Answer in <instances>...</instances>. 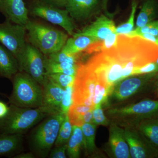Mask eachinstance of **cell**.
<instances>
[{"label": "cell", "instance_id": "836d02e7", "mask_svg": "<svg viewBox=\"0 0 158 158\" xmlns=\"http://www.w3.org/2000/svg\"><path fill=\"white\" fill-rule=\"evenodd\" d=\"M74 84L69 85L65 88L64 95L62 98L60 110L62 113L67 114L71 106L73 104Z\"/></svg>", "mask_w": 158, "mask_h": 158}, {"label": "cell", "instance_id": "4dcf8cb0", "mask_svg": "<svg viewBox=\"0 0 158 158\" xmlns=\"http://www.w3.org/2000/svg\"><path fill=\"white\" fill-rule=\"evenodd\" d=\"M110 94V91L104 85L99 81L97 80L93 98V104L95 105L102 104L106 106L108 97Z\"/></svg>", "mask_w": 158, "mask_h": 158}, {"label": "cell", "instance_id": "603a6c76", "mask_svg": "<svg viewBox=\"0 0 158 158\" xmlns=\"http://www.w3.org/2000/svg\"><path fill=\"white\" fill-rule=\"evenodd\" d=\"M80 63L73 64L68 62H55L49 60L44 56V65L46 74L63 73L76 76Z\"/></svg>", "mask_w": 158, "mask_h": 158}, {"label": "cell", "instance_id": "d6986e66", "mask_svg": "<svg viewBox=\"0 0 158 158\" xmlns=\"http://www.w3.org/2000/svg\"><path fill=\"white\" fill-rule=\"evenodd\" d=\"M98 41V40L90 36L74 34L72 37L68 38L61 51L68 54L81 53L90 44Z\"/></svg>", "mask_w": 158, "mask_h": 158}, {"label": "cell", "instance_id": "3957f363", "mask_svg": "<svg viewBox=\"0 0 158 158\" xmlns=\"http://www.w3.org/2000/svg\"><path fill=\"white\" fill-rule=\"evenodd\" d=\"M25 27L29 43L44 56L61 51L68 38L67 33L30 19Z\"/></svg>", "mask_w": 158, "mask_h": 158}, {"label": "cell", "instance_id": "8d00e7d4", "mask_svg": "<svg viewBox=\"0 0 158 158\" xmlns=\"http://www.w3.org/2000/svg\"><path fill=\"white\" fill-rule=\"evenodd\" d=\"M67 144L59 146H56L51 149L49 155V157L51 158H66Z\"/></svg>", "mask_w": 158, "mask_h": 158}, {"label": "cell", "instance_id": "30bf717a", "mask_svg": "<svg viewBox=\"0 0 158 158\" xmlns=\"http://www.w3.org/2000/svg\"><path fill=\"white\" fill-rule=\"evenodd\" d=\"M97 79L84 64L80 63L73 85V103L94 107V89Z\"/></svg>", "mask_w": 158, "mask_h": 158}, {"label": "cell", "instance_id": "2e32d148", "mask_svg": "<svg viewBox=\"0 0 158 158\" xmlns=\"http://www.w3.org/2000/svg\"><path fill=\"white\" fill-rule=\"evenodd\" d=\"M116 29L115 23L112 19L106 15H101L90 25L74 34L90 36L99 40H102L116 32Z\"/></svg>", "mask_w": 158, "mask_h": 158}, {"label": "cell", "instance_id": "ab89813d", "mask_svg": "<svg viewBox=\"0 0 158 158\" xmlns=\"http://www.w3.org/2000/svg\"><path fill=\"white\" fill-rule=\"evenodd\" d=\"M9 110V106H8L6 103L0 101V119L5 118Z\"/></svg>", "mask_w": 158, "mask_h": 158}, {"label": "cell", "instance_id": "cb8c5ba5", "mask_svg": "<svg viewBox=\"0 0 158 158\" xmlns=\"http://www.w3.org/2000/svg\"><path fill=\"white\" fill-rule=\"evenodd\" d=\"M71 135L67 144L66 154L69 157L78 158L81 149L84 148V138L81 127L72 125Z\"/></svg>", "mask_w": 158, "mask_h": 158}, {"label": "cell", "instance_id": "5bb4252c", "mask_svg": "<svg viewBox=\"0 0 158 158\" xmlns=\"http://www.w3.org/2000/svg\"><path fill=\"white\" fill-rule=\"evenodd\" d=\"M0 12L6 20L25 26L29 21V10L23 0H0Z\"/></svg>", "mask_w": 158, "mask_h": 158}, {"label": "cell", "instance_id": "7bdbcfd3", "mask_svg": "<svg viewBox=\"0 0 158 158\" xmlns=\"http://www.w3.org/2000/svg\"><path fill=\"white\" fill-rule=\"evenodd\" d=\"M155 79H156V91L158 95V73L155 77Z\"/></svg>", "mask_w": 158, "mask_h": 158}, {"label": "cell", "instance_id": "d6a6232c", "mask_svg": "<svg viewBox=\"0 0 158 158\" xmlns=\"http://www.w3.org/2000/svg\"><path fill=\"white\" fill-rule=\"evenodd\" d=\"M46 75L48 79L64 89L67 86L74 84L76 77V76H74L68 75L63 73H53Z\"/></svg>", "mask_w": 158, "mask_h": 158}, {"label": "cell", "instance_id": "f6af8a7d", "mask_svg": "<svg viewBox=\"0 0 158 158\" xmlns=\"http://www.w3.org/2000/svg\"><path fill=\"white\" fill-rule=\"evenodd\" d=\"M157 37H158V36H157Z\"/></svg>", "mask_w": 158, "mask_h": 158}, {"label": "cell", "instance_id": "9a60e30c", "mask_svg": "<svg viewBox=\"0 0 158 158\" xmlns=\"http://www.w3.org/2000/svg\"><path fill=\"white\" fill-rule=\"evenodd\" d=\"M101 5L100 0H67L65 9L73 19H88Z\"/></svg>", "mask_w": 158, "mask_h": 158}, {"label": "cell", "instance_id": "1f68e13d", "mask_svg": "<svg viewBox=\"0 0 158 158\" xmlns=\"http://www.w3.org/2000/svg\"><path fill=\"white\" fill-rule=\"evenodd\" d=\"M93 123L97 126H108L111 123V120L105 115L103 110L102 104L95 105L93 111Z\"/></svg>", "mask_w": 158, "mask_h": 158}, {"label": "cell", "instance_id": "ba28073f", "mask_svg": "<svg viewBox=\"0 0 158 158\" xmlns=\"http://www.w3.org/2000/svg\"><path fill=\"white\" fill-rule=\"evenodd\" d=\"M28 10L30 15L40 18L61 27L70 36L74 34L73 20L65 9L37 0L31 5Z\"/></svg>", "mask_w": 158, "mask_h": 158}, {"label": "cell", "instance_id": "44dd1931", "mask_svg": "<svg viewBox=\"0 0 158 158\" xmlns=\"http://www.w3.org/2000/svg\"><path fill=\"white\" fill-rule=\"evenodd\" d=\"M22 134L0 133V156H9L17 152L22 146Z\"/></svg>", "mask_w": 158, "mask_h": 158}, {"label": "cell", "instance_id": "277c9868", "mask_svg": "<svg viewBox=\"0 0 158 158\" xmlns=\"http://www.w3.org/2000/svg\"><path fill=\"white\" fill-rule=\"evenodd\" d=\"M11 81L13 90L9 98L10 104L27 108L42 106L43 89L42 85L31 75L23 71L19 72Z\"/></svg>", "mask_w": 158, "mask_h": 158}, {"label": "cell", "instance_id": "52a82bcc", "mask_svg": "<svg viewBox=\"0 0 158 158\" xmlns=\"http://www.w3.org/2000/svg\"><path fill=\"white\" fill-rule=\"evenodd\" d=\"M158 73L131 76L117 82L109 94L106 106L124 101L135 95L154 79Z\"/></svg>", "mask_w": 158, "mask_h": 158}, {"label": "cell", "instance_id": "e575fe53", "mask_svg": "<svg viewBox=\"0 0 158 158\" xmlns=\"http://www.w3.org/2000/svg\"><path fill=\"white\" fill-rule=\"evenodd\" d=\"M139 33H148L152 34L154 36L157 37L158 34V20H153L144 27H141L136 28L135 30L126 34V36L129 37H133L136 34Z\"/></svg>", "mask_w": 158, "mask_h": 158}, {"label": "cell", "instance_id": "7c38bea8", "mask_svg": "<svg viewBox=\"0 0 158 158\" xmlns=\"http://www.w3.org/2000/svg\"><path fill=\"white\" fill-rule=\"evenodd\" d=\"M131 158H158V149L153 146L135 127H123Z\"/></svg>", "mask_w": 158, "mask_h": 158}, {"label": "cell", "instance_id": "6da1fadb", "mask_svg": "<svg viewBox=\"0 0 158 158\" xmlns=\"http://www.w3.org/2000/svg\"><path fill=\"white\" fill-rule=\"evenodd\" d=\"M158 57V46L137 36L118 34L116 45L94 56L97 73L108 88Z\"/></svg>", "mask_w": 158, "mask_h": 158}, {"label": "cell", "instance_id": "4316f807", "mask_svg": "<svg viewBox=\"0 0 158 158\" xmlns=\"http://www.w3.org/2000/svg\"><path fill=\"white\" fill-rule=\"evenodd\" d=\"M117 36L118 34L116 32H113L103 40L94 43L88 47V52L90 54L98 53L114 47L117 43Z\"/></svg>", "mask_w": 158, "mask_h": 158}, {"label": "cell", "instance_id": "83f0119b", "mask_svg": "<svg viewBox=\"0 0 158 158\" xmlns=\"http://www.w3.org/2000/svg\"><path fill=\"white\" fill-rule=\"evenodd\" d=\"M72 130V125L71 123L67 113L59 129L55 143V146H59L67 144L71 135Z\"/></svg>", "mask_w": 158, "mask_h": 158}, {"label": "cell", "instance_id": "ee69618b", "mask_svg": "<svg viewBox=\"0 0 158 158\" xmlns=\"http://www.w3.org/2000/svg\"><path fill=\"white\" fill-rule=\"evenodd\" d=\"M156 62H157V63H158V57L157 59L156 60Z\"/></svg>", "mask_w": 158, "mask_h": 158}, {"label": "cell", "instance_id": "8992f818", "mask_svg": "<svg viewBox=\"0 0 158 158\" xmlns=\"http://www.w3.org/2000/svg\"><path fill=\"white\" fill-rule=\"evenodd\" d=\"M66 115L61 111L54 113L47 117L34 130L30 138V144L35 156L41 158L49 156Z\"/></svg>", "mask_w": 158, "mask_h": 158}, {"label": "cell", "instance_id": "484cf974", "mask_svg": "<svg viewBox=\"0 0 158 158\" xmlns=\"http://www.w3.org/2000/svg\"><path fill=\"white\" fill-rule=\"evenodd\" d=\"M94 108L73 103L68 113L69 118L71 124L81 127L84 124L83 122L84 115L88 111L93 110Z\"/></svg>", "mask_w": 158, "mask_h": 158}, {"label": "cell", "instance_id": "8fae6325", "mask_svg": "<svg viewBox=\"0 0 158 158\" xmlns=\"http://www.w3.org/2000/svg\"><path fill=\"white\" fill-rule=\"evenodd\" d=\"M44 61V55L34 46L27 43L25 50L19 63L20 72L28 74L42 85L46 77Z\"/></svg>", "mask_w": 158, "mask_h": 158}, {"label": "cell", "instance_id": "f546056e", "mask_svg": "<svg viewBox=\"0 0 158 158\" xmlns=\"http://www.w3.org/2000/svg\"><path fill=\"white\" fill-rule=\"evenodd\" d=\"M138 4L135 0H133L132 3L131 11V14L126 22L116 27V32L117 34H123L126 35L129 34L134 30V20L135 15L137 9Z\"/></svg>", "mask_w": 158, "mask_h": 158}, {"label": "cell", "instance_id": "bcb514c9", "mask_svg": "<svg viewBox=\"0 0 158 158\" xmlns=\"http://www.w3.org/2000/svg\"><path fill=\"white\" fill-rule=\"evenodd\" d=\"M157 118H158V117H157Z\"/></svg>", "mask_w": 158, "mask_h": 158}, {"label": "cell", "instance_id": "74e56055", "mask_svg": "<svg viewBox=\"0 0 158 158\" xmlns=\"http://www.w3.org/2000/svg\"><path fill=\"white\" fill-rule=\"evenodd\" d=\"M135 36L141 37L150 42L153 43L158 46V37L157 36H154L152 34H148V33H139V34H135L133 37H135Z\"/></svg>", "mask_w": 158, "mask_h": 158}, {"label": "cell", "instance_id": "7402d4cb", "mask_svg": "<svg viewBox=\"0 0 158 158\" xmlns=\"http://www.w3.org/2000/svg\"><path fill=\"white\" fill-rule=\"evenodd\" d=\"M135 127L147 139L153 146L158 149V118L144 119Z\"/></svg>", "mask_w": 158, "mask_h": 158}, {"label": "cell", "instance_id": "d4e9b609", "mask_svg": "<svg viewBox=\"0 0 158 158\" xmlns=\"http://www.w3.org/2000/svg\"><path fill=\"white\" fill-rule=\"evenodd\" d=\"M155 0H144L136 21V28L144 27L154 20L156 12Z\"/></svg>", "mask_w": 158, "mask_h": 158}, {"label": "cell", "instance_id": "f35d334b", "mask_svg": "<svg viewBox=\"0 0 158 158\" xmlns=\"http://www.w3.org/2000/svg\"><path fill=\"white\" fill-rule=\"evenodd\" d=\"M40 1L63 9L65 8L67 0H40Z\"/></svg>", "mask_w": 158, "mask_h": 158}, {"label": "cell", "instance_id": "e0dca14e", "mask_svg": "<svg viewBox=\"0 0 158 158\" xmlns=\"http://www.w3.org/2000/svg\"><path fill=\"white\" fill-rule=\"evenodd\" d=\"M42 86L43 89V106L61 111L60 106L65 89L47 76Z\"/></svg>", "mask_w": 158, "mask_h": 158}, {"label": "cell", "instance_id": "b9f144b4", "mask_svg": "<svg viewBox=\"0 0 158 158\" xmlns=\"http://www.w3.org/2000/svg\"><path fill=\"white\" fill-rule=\"evenodd\" d=\"M109 1V0H102L101 2L102 8L108 14H109V13H108L107 10V5Z\"/></svg>", "mask_w": 158, "mask_h": 158}, {"label": "cell", "instance_id": "7a4b0ae2", "mask_svg": "<svg viewBox=\"0 0 158 158\" xmlns=\"http://www.w3.org/2000/svg\"><path fill=\"white\" fill-rule=\"evenodd\" d=\"M60 111L44 106L27 108L10 104L7 116L0 119V133L23 135L44 118Z\"/></svg>", "mask_w": 158, "mask_h": 158}, {"label": "cell", "instance_id": "d590c367", "mask_svg": "<svg viewBox=\"0 0 158 158\" xmlns=\"http://www.w3.org/2000/svg\"><path fill=\"white\" fill-rule=\"evenodd\" d=\"M158 72V63L156 61L150 62L142 67L137 69L133 72L132 75Z\"/></svg>", "mask_w": 158, "mask_h": 158}, {"label": "cell", "instance_id": "ffe728a7", "mask_svg": "<svg viewBox=\"0 0 158 158\" xmlns=\"http://www.w3.org/2000/svg\"><path fill=\"white\" fill-rule=\"evenodd\" d=\"M97 126L92 123H86L81 127L84 138V148L85 154L90 157H98L101 156V153L95 143Z\"/></svg>", "mask_w": 158, "mask_h": 158}, {"label": "cell", "instance_id": "60d3db41", "mask_svg": "<svg viewBox=\"0 0 158 158\" xmlns=\"http://www.w3.org/2000/svg\"><path fill=\"white\" fill-rule=\"evenodd\" d=\"M14 158H34L36 156L33 152L21 153L13 157Z\"/></svg>", "mask_w": 158, "mask_h": 158}, {"label": "cell", "instance_id": "ac0fdd59", "mask_svg": "<svg viewBox=\"0 0 158 158\" xmlns=\"http://www.w3.org/2000/svg\"><path fill=\"white\" fill-rule=\"evenodd\" d=\"M20 72L17 59L11 52L0 44V77L12 80Z\"/></svg>", "mask_w": 158, "mask_h": 158}, {"label": "cell", "instance_id": "4fadbf2b", "mask_svg": "<svg viewBox=\"0 0 158 158\" xmlns=\"http://www.w3.org/2000/svg\"><path fill=\"white\" fill-rule=\"evenodd\" d=\"M109 126V140L105 147L108 155L111 158H131L124 128L113 121Z\"/></svg>", "mask_w": 158, "mask_h": 158}, {"label": "cell", "instance_id": "f1b7e54d", "mask_svg": "<svg viewBox=\"0 0 158 158\" xmlns=\"http://www.w3.org/2000/svg\"><path fill=\"white\" fill-rule=\"evenodd\" d=\"M81 53L70 54L64 52L62 51L51 54L50 55L45 56L48 59L53 62H68L73 64H78L81 59Z\"/></svg>", "mask_w": 158, "mask_h": 158}, {"label": "cell", "instance_id": "9c48e42d", "mask_svg": "<svg viewBox=\"0 0 158 158\" xmlns=\"http://www.w3.org/2000/svg\"><path fill=\"white\" fill-rule=\"evenodd\" d=\"M25 26L16 24L6 20L0 23V44L13 54L18 63L27 46Z\"/></svg>", "mask_w": 158, "mask_h": 158}, {"label": "cell", "instance_id": "5b68a950", "mask_svg": "<svg viewBox=\"0 0 158 158\" xmlns=\"http://www.w3.org/2000/svg\"><path fill=\"white\" fill-rule=\"evenodd\" d=\"M106 116L123 127L135 126L148 118L158 117V100L145 99L136 103L120 107H110Z\"/></svg>", "mask_w": 158, "mask_h": 158}]
</instances>
